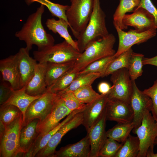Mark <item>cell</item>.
<instances>
[{
	"label": "cell",
	"mask_w": 157,
	"mask_h": 157,
	"mask_svg": "<svg viewBox=\"0 0 157 157\" xmlns=\"http://www.w3.org/2000/svg\"><path fill=\"white\" fill-rule=\"evenodd\" d=\"M44 11V6L41 4L35 13L28 16L21 29L15 34L19 40L25 42L26 48L29 51L33 45H36L39 51L54 44V38L47 32L42 25Z\"/></svg>",
	"instance_id": "6da1fadb"
},
{
	"label": "cell",
	"mask_w": 157,
	"mask_h": 157,
	"mask_svg": "<svg viewBox=\"0 0 157 157\" xmlns=\"http://www.w3.org/2000/svg\"><path fill=\"white\" fill-rule=\"evenodd\" d=\"M115 42V36L109 33L91 42L81 53L71 69L74 71L79 72L95 61L114 55L116 52L113 47Z\"/></svg>",
	"instance_id": "7a4b0ae2"
},
{
	"label": "cell",
	"mask_w": 157,
	"mask_h": 157,
	"mask_svg": "<svg viewBox=\"0 0 157 157\" xmlns=\"http://www.w3.org/2000/svg\"><path fill=\"white\" fill-rule=\"evenodd\" d=\"M106 17L100 0H94L93 11L89 22L76 40L80 53H82L91 42L109 34L106 26Z\"/></svg>",
	"instance_id": "3957f363"
},
{
	"label": "cell",
	"mask_w": 157,
	"mask_h": 157,
	"mask_svg": "<svg viewBox=\"0 0 157 157\" xmlns=\"http://www.w3.org/2000/svg\"><path fill=\"white\" fill-rule=\"evenodd\" d=\"M66 15L73 35L77 39L85 28L93 11L94 0H70Z\"/></svg>",
	"instance_id": "277c9868"
},
{
	"label": "cell",
	"mask_w": 157,
	"mask_h": 157,
	"mask_svg": "<svg viewBox=\"0 0 157 157\" xmlns=\"http://www.w3.org/2000/svg\"><path fill=\"white\" fill-rule=\"evenodd\" d=\"M81 54L65 40L61 43L33 52L34 58L38 63H62L75 62Z\"/></svg>",
	"instance_id": "5b68a950"
},
{
	"label": "cell",
	"mask_w": 157,
	"mask_h": 157,
	"mask_svg": "<svg viewBox=\"0 0 157 157\" xmlns=\"http://www.w3.org/2000/svg\"><path fill=\"white\" fill-rule=\"evenodd\" d=\"M23 123V116L22 114L5 126L3 136L0 139V157H23L24 152L19 144L20 135Z\"/></svg>",
	"instance_id": "8992f818"
},
{
	"label": "cell",
	"mask_w": 157,
	"mask_h": 157,
	"mask_svg": "<svg viewBox=\"0 0 157 157\" xmlns=\"http://www.w3.org/2000/svg\"><path fill=\"white\" fill-rule=\"evenodd\" d=\"M149 110H146L140 125L132 130L140 141V149L137 157H146L148 153L154 152V141L157 138V122Z\"/></svg>",
	"instance_id": "52a82bcc"
},
{
	"label": "cell",
	"mask_w": 157,
	"mask_h": 157,
	"mask_svg": "<svg viewBox=\"0 0 157 157\" xmlns=\"http://www.w3.org/2000/svg\"><path fill=\"white\" fill-rule=\"evenodd\" d=\"M110 75L113 85L108 93V99H117L130 104L133 87L128 69L122 68Z\"/></svg>",
	"instance_id": "ba28073f"
},
{
	"label": "cell",
	"mask_w": 157,
	"mask_h": 157,
	"mask_svg": "<svg viewBox=\"0 0 157 157\" xmlns=\"http://www.w3.org/2000/svg\"><path fill=\"white\" fill-rule=\"evenodd\" d=\"M57 95L47 90L34 100L26 111L22 127L35 119L40 122L44 120L51 112Z\"/></svg>",
	"instance_id": "9c48e42d"
},
{
	"label": "cell",
	"mask_w": 157,
	"mask_h": 157,
	"mask_svg": "<svg viewBox=\"0 0 157 157\" xmlns=\"http://www.w3.org/2000/svg\"><path fill=\"white\" fill-rule=\"evenodd\" d=\"M57 94L50 113L42 121L38 122L36 127L38 133L36 138L45 135L52 130L59 124L62 119L72 112L66 106L60 96Z\"/></svg>",
	"instance_id": "30bf717a"
},
{
	"label": "cell",
	"mask_w": 157,
	"mask_h": 157,
	"mask_svg": "<svg viewBox=\"0 0 157 157\" xmlns=\"http://www.w3.org/2000/svg\"><path fill=\"white\" fill-rule=\"evenodd\" d=\"M114 26L119 38L118 49L115 54L116 57L131 48L134 45L146 42L156 34V29L155 28L141 32L135 29L125 32L117 26Z\"/></svg>",
	"instance_id": "8fae6325"
},
{
	"label": "cell",
	"mask_w": 157,
	"mask_h": 157,
	"mask_svg": "<svg viewBox=\"0 0 157 157\" xmlns=\"http://www.w3.org/2000/svg\"><path fill=\"white\" fill-rule=\"evenodd\" d=\"M82 111L77 113L63 126L51 138L45 146L39 151L35 157H53L56 151V148L63 137L71 130L82 124Z\"/></svg>",
	"instance_id": "7c38bea8"
},
{
	"label": "cell",
	"mask_w": 157,
	"mask_h": 157,
	"mask_svg": "<svg viewBox=\"0 0 157 157\" xmlns=\"http://www.w3.org/2000/svg\"><path fill=\"white\" fill-rule=\"evenodd\" d=\"M107 119L117 123L133 122L134 113L130 104L115 99H108L105 107Z\"/></svg>",
	"instance_id": "4fadbf2b"
},
{
	"label": "cell",
	"mask_w": 157,
	"mask_h": 157,
	"mask_svg": "<svg viewBox=\"0 0 157 157\" xmlns=\"http://www.w3.org/2000/svg\"><path fill=\"white\" fill-rule=\"evenodd\" d=\"M133 91L130 100V105L134 113L133 122L134 128L132 130L138 128L141 124L145 111H151L152 106L150 98L138 88L135 81H132Z\"/></svg>",
	"instance_id": "5bb4252c"
},
{
	"label": "cell",
	"mask_w": 157,
	"mask_h": 157,
	"mask_svg": "<svg viewBox=\"0 0 157 157\" xmlns=\"http://www.w3.org/2000/svg\"><path fill=\"white\" fill-rule=\"evenodd\" d=\"M130 14H125L122 20L123 25L128 28L134 27L138 32H144L153 28L157 29L154 16L142 8H135Z\"/></svg>",
	"instance_id": "9a60e30c"
},
{
	"label": "cell",
	"mask_w": 157,
	"mask_h": 157,
	"mask_svg": "<svg viewBox=\"0 0 157 157\" xmlns=\"http://www.w3.org/2000/svg\"><path fill=\"white\" fill-rule=\"evenodd\" d=\"M108 93L101 94V96L98 98L85 104L82 111L83 116L82 124L85 128L87 132L98 121L104 113L108 99Z\"/></svg>",
	"instance_id": "2e32d148"
},
{
	"label": "cell",
	"mask_w": 157,
	"mask_h": 157,
	"mask_svg": "<svg viewBox=\"0 0 157 157\" xmlns=\"http://www.w3.org/2000/svg\"><path fill=\"white\" fill-rule=\"evenodd\" d=\"M107 120L105 111L98 120L87 132L90 141V157H98L99 151L107 138L105 130Z\"/></svg>",
	"instance_id": "e0dca14e"
},
{
	"label": "cell",
	"mask_w": 157,
	"mask_h": 157,
	"mask_svg": "<svg viewBox=\"0 0 157 157\" xmlns=\"http://www.w3.org/2000/svg\"><path fill=\"white\" fill-rule=\"evenodd\" d=\"M26 48H21L15 54L20 77L21 88L26 86L33 77L37 61L31 57Z\"/></svg>",
	"instance_id": "ac0fdd59"
},
{
	"label": "cell",
	"mask_w": 157,
	"mask_h": 157,
	"mask_svg": "<svg viewBox=\"0 0 157 157\" xmlns=\"http://www.w3.org/2000/svg\"><path fill=\"white\" fill-rule=\"evenodd\" d=\"M1 79L8 82L14 90L21 88L20 77L16 55L0 60Z\"/></svg>",
	"instance_id": "d6986e66"
},
{
	"label": "cell",
	"mask_w": 157,
	"mask_h": 157,
	"mask_svg": "<svg viewBox=\"0 0 157 157\" xmlns=\"http://www.w3.org/2000/svg\"><path fill=\"white\" fill-rule=\"evenodd\" d=\"M47 63L37 64L34 74L26 86V92L32 96H40L46 92V72Z\"/></svg>",
	"instance_id": "ffe728a7"
},
{
	"label": "cell",
	"mask_w": 157,
	"mask_h": 157,
	"mask_svg": "<svg viewBox=\"0 0 157 157\" xmlns=\"http://www.w3.org/2000/svg\"><path fill=\"white\" fill-rule=\"evenodd\" d=\"M90 145L88 134L78 142L56 151L53 157H90Z\"/></svg>",
	"instance_id": "44dd1931"
},
{
	"label": "cell",
	"mask_w": 157,
	"mask_h": 157,
	"mask_svg": "<svg viewBox=\"0 0 157 157\" xmlns=\"http://www.w3.org/2000/svg\"><path fill=\"white\" fill-rule=\"evenodd\" d=\"M83 109L74 110L72 111L65 119L56 127L45 135L36 138L32 146L27 153L23 157H35L39 151L47 144L51 138L65 124L72 119L76 114L82 111Z\"/></svg>",
	"instance_id": "7402d4cb"
},
{
	"label": "cell",
	"mask_w": 157,
	"mask_h": 157,
	"mask_svg": "<svg viewBox=\"0 0 157 157\" xmlns=\"http://www.w3.org/2000/svg\"><path fill=\"white\" fill-rule=\"evenodd\" d=\"M40 96H32L26 92V86L19 89L14 90L8 99L2 104H11L18 108L23 116V122L26 111L30 104Z\"/></svg>",
	"instance_id": "603a6c76"
},
{
	"label": "cell",
	"mask_w": 157,
	"mask_h": 157,
	"mask_svg": "<svg viewBox=\"0 0 157 157\" xmlns=\"http://www.w3.org/2000/svg\"><path fill=\"white\" fill-rule=\"evenodd\" d=\"M39 120L38 119H33L23 126L21 129L19 144L24 152L23 155L29 150L37 137L36 127Z\"/></svg>",
	"instance_id": "cb8c5ba5"
},
{
	"label": "cell",
	"mask_w": 157,
	"mask_h": 157,
	"mask_svg": "<svg viewBox=\"0 0 157 157\" xmlns=\"http://www.w3.org/2000/svg\"><path fill=\"white\" fill-rule=\"evenodd\" d=\"M45 24L49 30L56 34L58 33L68 43L79 51L76 41L73 40L68 32V28L69 25L66 21L62 19L56 20L54 18L48 19Z\"/></svg>",
	"instance_id": "d4e9b609"
},
{
	"label": "cell",
	"mask_w": 157,
	"mask_h": 157,
	"mask_svg": "<svg viewBox=\"0 0 157 157\" xmlns=\"http://www.w3.org/2000/svg\"><path fill=\"white\" fill-rule=\"evenodd\" d=\"M75 62L62 63H48L46 72L47 89L65 72L71 69Z\"/></svg>",
	"instance_id": "484cf974"
},
{
	"label": "cell",
	"mask_w": 157,
	"mask_h": 157,
	"mask_svg": "<svg viewBox=\"0 0 157 157\" xmlns=\"http://www.w3.org/2000/svg\"><path fill=\"white\" fill-rule=\"evenodd\" d=\"M140 0H119V4L113 15V23L124 30L128 28L122 23V19L127 12H133L138 6Z\"/></svg>",
	"instance_id": "4316f807"
},
{
	"label": "cell",
	"mask_w": 157,
	"mask_h": 157,
	"mask_svg": "<svg viewBox=\"0 0 157 157\" xmlns=\"http://www.w3.org/2000/svg\"><path fill=\"white\" fill-rule=\"evenodd\" d=\"M134 128L133 122L117 124L106 132L108 138H112L119 142L124 143Z\"/></svg>",
	"instance_id": "83f0119b"
},
{
	"label": "cell",
	"mask_w": 157,
	"mask_h": 157,
	"mask_svg": "<svg viewBox=\"0 0 157 157\" xmlns=\"http://www.w3.org/2000/svg\"><path fill=\"white\" fill-rule=\"evenodd\" d=\"M140 149V141L137 136L130 135L115 157H137Z\"/></svg>",
	"instance_id": "f1b7e54d"
},
{
	"label": "cell",
	"mask_w": 157,
	"mask_h": 157,
	"mask_svg": "<svg viewBox=\"0 0 157 157\" xmlns=\"http://www.w3.org/2000/svg\"><path fill=\"white\" fill-rule=\"evenodd\" d=\"M28 6L35 2H38L46 6L53 16L62 19L69 24L66 15V11L69 6L53 3L49 0H25Z\"/></svg>",
	"instance_id": "f546056e"
},
{
	"label": "cell",
	"mask_w": 157,
	"mask_h": 157,
	"mask_svg": "<svg viewBox=\"0 0 157 157\" xmlns=\"http://www.w3.org/2000/svg\"><path fill=\"white\" fill-rule=\"evenodd\" d=\"M133 52L131 48L116 57L109 65L101 77L110 75L114 72L122 68L127 69L130 58Z\"/></svg>",
	"instance_id": "4dcf8cb0"
},
{
	"label": "cell",
	"mask_w": 157,
	"mask_h": 157,
	"mask_svg": "<svg viewBox=\"0 0 157 157\" xmlns=\"http://www.w3.org/2000/svg\"><path fill=\"white\" fill-rule=\"evenodd\" d=\"M79 75L78 72L74 71L71 68L49 87L47 90L56 93L64 90L69 86Z\"/></svg>",
	"instance_id": "1f68e13d"
},
{
	"label": "cell",
	"mask_w": 157,
	"mask_h": 157,
	"mask_svg": "<svg viewBox=\"0 0 157 157\" xmlns=\"http://www.w3.org/2000/svg\"><path fill=\"white\" fill-rule=\"evenodd\" d=\"M22 114L19 109L11 104H2L0 107V122L5 126L8 125Z\"/></svg>",
	"instance_id": "d6a6232c"
},
{
	"label": "cell",
	"mask_w": 157,
	"mask_h": 157,
	"mask_svg": "<svg viewBox=\"0 0 157 157\" xmlns=\"http://www.w3.org/2000/svg\"><path fill=\"white\" fill-rule=\"evenodd\" d=\"M116 57L114 55L95 61L90 64L83 70L78 72L80 74L90 73H99L101 74V77L109 65Z\"/></svg>",
	"instance_id": "836d02e7"
},
{
	"label": "cell",
	"mask_w": 157,
	"mask_h": 157,
	"mask_svg": "<svg viewBox=\"0 0 157 157\" xmlns=\"http://www.w3.org/2000/svg\"><path fill=\"white\" fill-rule=\"evenodd\" d=\"M144 55L141 53L133 52L132 53L127 69L132 81H135L142 75L143 65L142 60Z\"/></svg>",
	"instance_id": "e575fe53"
},
{
	"label": "cell",
	"mask_w": 157,
	"mask_h": 157,
	"mask_svg": "<svg viewBox=\"0 0 157 157\" xmlns=\"http://www.w3.org/2000/svg\"><path fill=\"white\" fill-rule=\"evenodd\" d=\"M100 77H101V74L99 73L79 74L69 86L63 91L73 92L81 87L91 85L96 79Z\"/></svg>",
	"instance_id": "d590c367"
},
{
	"label": "cell",
	"mask_w": 157,
	"mask_h": 157,
	"mask_svg": "<svg viewBox=\"0 0 157 157\" xmlns=\"http://www.w3.org/2000/svg\"><path fill=\"white\" fill-rule=\"evenodd\" d=\"M77 99L84 104L90 103L100 97L93 89L91 85L81 87L73 92Z\"/></svg>",
	"instance_id": "8d00e7d4"
},
{
	"label": "cell",
	"mask_w": 157,
	"mask_h": 157,
	"mask_svg": "<svg viewBox=\"0 0 157 157\" xmlns=\"http://www.w3.org/2000/svg\"><path fill=\"white\" fill-rule=\"evenodd\" d=\"M57 93L60 96L66 106L72 111L83 109L85 106L86 104L81 102L72 91H62Z\"/></svg>",
	"instance_id": "74e56055"
},
{
	"label": "cell",
	"mask_w": 157,
	"mask_h": 157,
	"mask_svg": "<svg viewBox=\"0 0 157 157\" xmlns=\"http://www.w3.org/2000/svg\"><path fill=\"white\" fill-rule=\"evenodd\" d=\"M123 143L108 138L99 151V157H115Z\"/></svg>",
	"instance_id": "f35d334b"
},
{
	"label": "cell",
	"mask_w": 157,
	"mask_h": 157,
	"mask_svg": "<svg viewBox=\"0 0 157 157\" xmlns=\"http://www.w3.org/2000/svg\"><path fill=\"white\" fill-rule=\"evenodd\" d=\"M143 92L152 101V106L151 112L153 117L157 122V79L151 87L144 90Z\"/></svg>",
	"instance_id": "ab89813d"
},
{
	"label": "cell",
	"mask_w": 157,
	"mask_h": 157,
	"mask_svg": "<svg viewBox=\"0 0 157 157\" xmlns=\"http://www.w3.org/2000/svg\"><path fill=\"white\" fill-rule=\"evenodd\" d=\"M14 90L10 84L1 79L0 83V104L5 103L9 98Z\"/></svg>",
	"instance_id": "60d3db41"
},
{
	"label": "cell",
	"mask_w": 157,
	"mask_h": 157,
	"mask_svg": "<svg viewBox=\"0 0 157 157\" xmlns=\"http://www.w3.org/2000/svg\"><path fill=\"white\" fill-rule=\"evenodd\" d=\"M142 8L152 15L155 19V24L157 28V9L151 0H140L138 6L136 8Z\"/></svg>",
	"instance_id": "b9f144b4"
},
{
	"label": "cell",
	"mask_w": 157,
	"mask_h": 157,
	"mask_svg": "<svg viewBox=\"0 0 157 157\" xmlns=\"http://www.w3.org/2000/svg\"><path fill=\"white\" fill-rule=\"evenodd\" d=\"M111 88L110 84L107 82L103 81L100 83L98 85L99 92L102 94H107L109 92Z\"/></svg>",
	"instance_id": "7bdbcfd3"
},
{
	"label": "cell",
	"mask_w": 157,
	"mask_h": 157,
	"mask_svg": "<svg viewBox=\"0 0 157 157\" xmlns=\"http://www.w3.org/2000/svg\"><path fill=\"white\" fill-rule=\"evenodd\" d=\"M142 63L143 65H150L157 67V55L151 58H144Z\"/></svg>",
	"instance_id": "ee69618b"
},
{
	"label": "cell",
	"mask_w": 157,
	"mask_h": 157,
	"mask_svg": "<svg viewBox=\"0 0 157 157\" xmlns=\"http://www.w3.org/2000/svg\"><path fill=\"white\" fill-rule=\"evenodd\" d=\"M5 129V126L0 122V139L3 136Z\"/></svg>",
	"instance_id": "f6af8a7d"
},
{
	"label": "cell",
	"mask_w": 157,
	"mask_h": 157,
	"mask_svg": "<svg viewBox=\"0 0 157 157\" xmlns=\"http://www.w3.org/2000/svg\"><path fill=\"white\" fill-rule=\"evenodd\" d=\"M147 157H157V153H154V152L148 153H147Z\"/></svg>",
	"instance_id": "bcb514c9"
},
{
	"label": "cell",
	"mask_w": 157,
	"mask_h": 157,
	"mask_svg": "<svg viewBox=\"0 0 157 157\" xmlns=\"http://www.w3.org/2000/svg\"><path fill=\"white\" fill-rule=\"evenodd\" d=\"M154 144H157V138H156L154 141Z\"/></svg>",
	"instance_id": "7dc6e473"
}]
</instances>
